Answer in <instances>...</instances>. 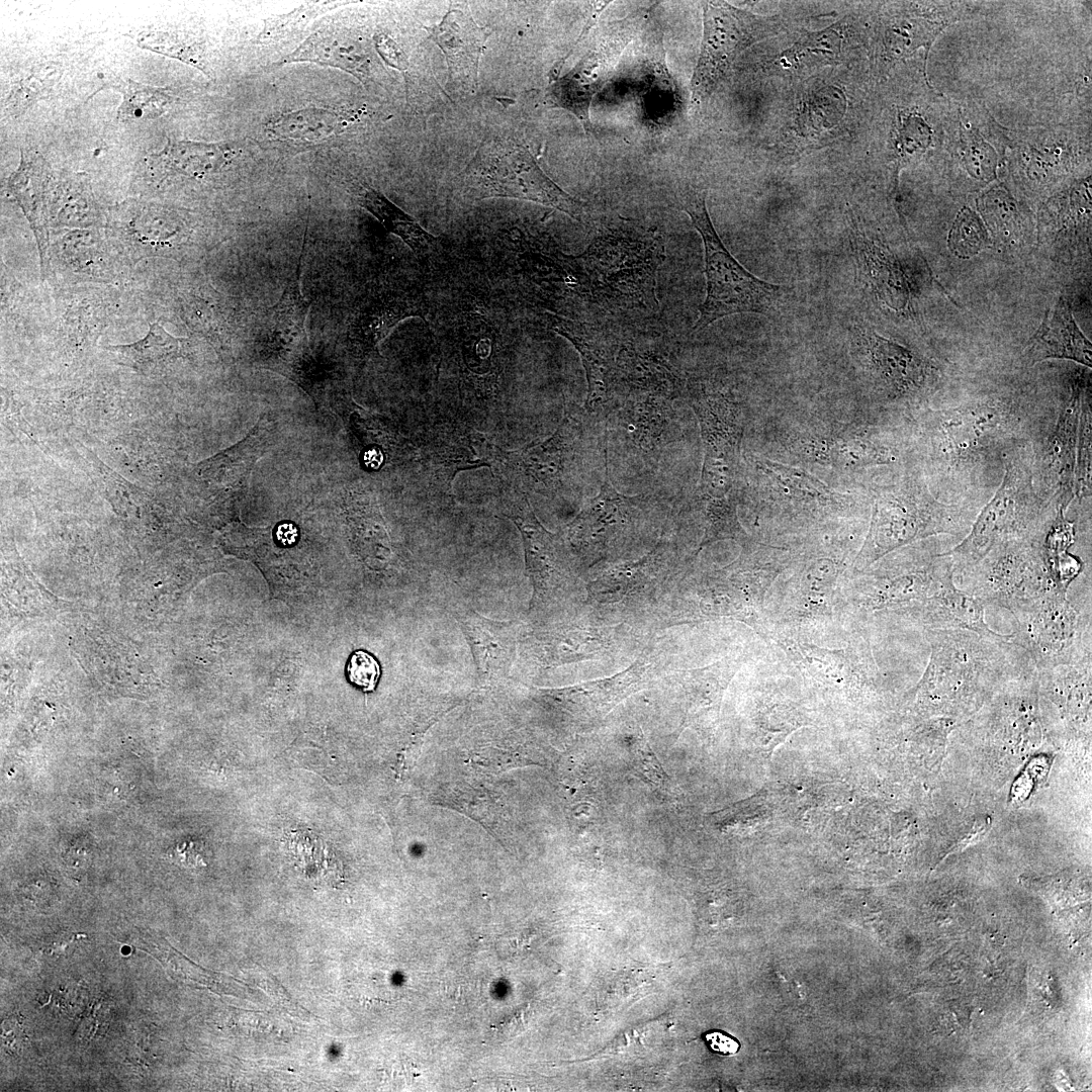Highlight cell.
I'll return each instance as SVG.
<instances>
[{
	"label": "cell",
	"mask_w": 1092,
	"mask_h": 1092,
	"mask_svg": "<svg viewBox=\"0 0 1092 1092\" xmlns=\"http://www.w3.org/2000/svg\"><path fill=\"white\" fill-rule=\"evenodd\" d=\"M925 631L931 651L919 694L932 707L978 702L994 688L1036 669L1011 634L994 639L965 630Z\"/></svg>",
	"instance_id": "obj_1"
},
{
	"label": "cell",
	"mask_w": 1092,
	"mask_h": 1092,
	"mask_svg": "<svg viewBox=\"0 0 1092 1092\" xmlns=\"http://www.w3.org/2000/svg\"><path fill=\"white\" fill-rule=\"evenodd\" d=\"M1030 424L1017 403L1001 398L932 412L925 426L932 471L963 478L1004 462L1021 449Z\"/></svg>",
	"instance_id": "obj_2"
},
{
	"label": "cell",
	"mask_w": 1092,
	"mask_h": 1092,
	"mask_svg": "<svg viewBox=\"0 0 1092 1092\" xmlns=\"http://www.w3.org/2000/svg\"><path fill=\"white\" fill-rule=\"evenodd\" d=\"M1021 449L1003 462L1001 483L991 500L977 515L966 537L949 555L954 581L968 573L998 543L1021 538H1041L1056 515L1035 484L1032 463Z\"/></svg>",
	"instance_id": "obj_3"
},
{
	"label": "cell",
	"mask_w": 1092,
	"mask_h": 1092,
	"mask_svg": "<svg viewBox=\"0 0 1092 1092\" xmlns=\"http://www.w3.org/2000/svg\"><path fill=\"white\" fill-rule=\"evenodd\" d=\"M679 203L704 246L706 297L699 306L693 332H700L728 315L774 311L784 294L783 287L757 278L731 255L710 218L706 191L688 185L680 191Z\"/></svg>",
	"instance_id": "obj_4"
},
{
	"label": "cell",
	"mask_w": 1092,
	"mask_h": 1092,
	"mask_svg": "<svg viewBox=\"0 0 1092 1092\" xmlns=\"http://www.w3.org/2000/svg\"><path fill=\"white\" fill-rule=\"evenodd\" d=\"M457 195L467 200L506 197L532 201L580 220L584 204L560 188L541 169L531 152L512 139L481 144L454 180Z\"/></svg>",
	"instance_id": "obj_5"
},
{
	"label": "cell",
	"mask_w": 1092,
	"mask_h": 1092,
	"mask_svg": "<svg viewBox=\"0 0 1092 1092\" xmlns=\"http://www.w3.org/2000/svg\"><path fill=\"white\" fill-rule=\"evenodd\" d=\"M973 522V512L967 507L938 500L921 480H904L875 497L870 530L858 555L859 564L870 565L918 540L963 534Z\"/></svg>",
	"instance_id": "obj_6"
},
{
	"label": "cell",
	"mask_w": 1092,
	"mask_h": 1092,
	"mask_svg": "<svg viewBox=\"0 0 1092 1092\" xmlns=\"http://www.w3.org/2000/svg\"><path fill=\"white\" fill-rule=\"evenodd\" d=\"M598 417L566 412L547 439L508 451L495 445L491 468L509 489L554 498L566 492L577 468L588 428Z\"/></svg>",
	"instance_id": "obj_7"
},
{
	"label": "cell",
	"mask_w": 1092,
	"mask_h": 1092,
	"mask_svg": "<svg viewBox=\"0 0 1092 1092\" xmlns=\"http://www.w3.org/2000/svg\"><path fill=\"white\" fill-rule=\"evenodd\" d=\"M704 446L699 499H738L742 425L737 402L729 392L700 379L685 386Z\"/></svg>",
	"instance_id": "obj_8"
},
{
	"label": "cell",
	"mask_w": 1092,
	"mask_h": 1092,
	"mask_svg": "<svg viewBox=\"0 0 1092 1092\" xmlns=\"http://www.w3.org/2000/svg\"><path fill=\"white\" fill-rule=\"evenodd\" d=\"M1041 538H1021L995 545L960 579L963 590L985 606L1014 614L1059 590L1048 570Z\"/></svg>",
	"instance_id": "obj_9"
},
{
	"label": "cell",
	"mask_w": 1092,
	"mask_h": 1092,
	"mask_svg": "<svg viewBox=\"0 0 1092 1092\" xmlns=\"http://www.w3.org/2000/svg\"><path fill=\"white\" fill-rule=\"evenodd\" d=\"M702 7L703 37L691 82L695 104L717 88L743 51L786 27L779 15L761 16L725 2H705Z\"/></svg>",
	"instance_id": "obj_10"
},
{
	"label": "cell",
	"mask_w": 1092,
	"mask_h": 1092,
	"mask_svg": "<svg viewBox=\"0 0 1092 1092\" xmlns=\"http://www.w3.org/2000/svg\"><path fill=\"white\" fill-rule=\"evenodd\" d=\"M1012 615L1011 641L1027 652L1036 670L1091 652L1090 615H1081L1065 593L1055 590Z\"/></svg>",
	"instance_id": "obj_11"
},
{
	"label": "cell",
	"mask_w": 1092,
	"mask_h": 1092,
	"mask_svg": "<svg viewBox=\"0 0 1092 1092\" xmlns=\"http://www.w3.org/2000/svg\"><path fill=\"white\" fill-rule=\"evenodd\" d=\"M278 301L266 313L260 328L261 355L265 365L307 388L311 383L313 358L306 333L310 301L300 288V274L306 246Z\"/></svg>",
	"instance_id": "obj_12"
},
{
	"label": "cell",
	"mask_w": 1092,
	"mask_h": 1092,
	"mask_svg": "<svg viewBox=\"0 0 1092 1092\" xmlns=\"http://www.w3.org/2000/svg\"><path fill=\"white\" fill-rule=\"evenodd\" d=\"M643 14L637 11L614 22L581 60L547 90V100L575 115L586 132L592 131L589 107L595 95L612 77L618 60L637 31Z\"/></svg>",
	"instance_id": "obj_13"
},
{
	"label": "cell",
	"mask_w": 1092,
	"mask_h": 1092,
	"mask_svg": "<svg viewBox=\"0 0 1092 1092\" xmlns=\"http://www.w3.org/2000/svg\"><path fill=\"white\" fill-rule=\"evenodd\" d=\"M545 321L552 331L573 345L581 358L587 381L585 411L607 418L619 386V358L623 348L618 339L594 324L552 313H546Z\"/></svg>",
	"instance_id": "obj_14"
},
{
	"label": "cell",
	"mask_w": 1092,
	"mask_h": 1092,
	"mask_svg": "<svg viewBox=\"0 0 1092 1092\" xmlns=\"http://www.w3.org/2000/svg\"><path fill=\"white\" fill-rule=\"evenodd\" d=\"M502 514L519 529L525 550L526 568L534 587V597L542 602L551 599L572 578L568 549L560 535L547 531L538 521L528 495L509 489L503 497Z\"/></svg>",
	"instance_id": "obj_15"
},
{
	"label": "cell",
	"mask_w": 1092,
	"mask_h": 1092,
	"mask_svg": "<svg viewBox=\"0 0 1092 1092\" xmlns=\"http://www.w3.org/2000/svg\"><path fill=\"white\" fill-rule=\"evenodd\" d=\"M428 302L419 287L374 286L355 301L347 324V341L361 363L403 320H426Z\"/></svg>",
	"instance_id": "obj_16"
},
{
	"label": "cell",
	"mask_w": 1092,
	"mask_h": 1092,
	"mask_svg": "<svg viewBox=\"0 0 1092 1092\" xmlns=\"http://www.w3.org/2000/svg\"><path fill=\"white\" fill-rule=\"evenodd\" d=\"M954 585L949 555L937 550L932 543V546H923L907 567L877 577L871 586L869 602L875 608L910 607Z\"/></svg>",
	"instance_id": "obj_17"
},
{
	"label": "cell",
	"mask_w": 1092,
	"mask_h": 1092,
	"mask_svg": "<svg viewBox=\"0 0 1092 1092\" xmlns=\"http://www.w3.org/2000/svg\"><path fill=\"white\" fill-rule=\"evenodd\" d=\"M654 503L651 495L628 496L613 487L606 460L601 490L586 500L570 525V535L589 549L599 551L628 525L639 519L643 512L653 507Z\"/></svg>",
	"instance_id": "obj_18"
},
{
	"label": "cell",
	"mask_w": 1092,
	"mask_h": 1092,
	"mask_svg": "<svg viewBox=\"0 0 1092 1092\" xmlns=\"http://www.w3.org/2000/svg\"><path fill=\"white\" fill-rule=\"evenodd\" d=\"M1080 396L1073 394L1062 408L1055 429L1039 454V462L1036 464L1039 469L1032 470L1033 475L1039 473L1042 476L1043 495L1065 511L1074 497Z\"/></svg>",
	"instance_id": "obj_19"
},
{
	"label": "cell",
	"mask_w": 1092,
	"mask_h": 1092,
	"mask_svg": "<svg viewBox=\"0 0 1092 1092\" xmlns=\"http://www.w3.org/2000/svg\"><path fill=\"white\" fill-rule=\"evenodd\" d=\"M423 27L443 52L452 80L464 90L475 92L480 57L490 29L479 26L469 13L460 9H451L440 23Z\"/></svg>",
	"instance_id": "obj_20"
},
{
	"label": "cell",
	"mask_w": 1092,
	"mask_h": 1092,
	"mask_svg": "<svg viewBox=\"0 0 1092 1092\" xmlns=\"http://www.w3.org/2000/svg\"><path fill=\"white\" fill-rule=\"evenodd\" d=\"M494 444L466 428H436L424 447V460L433 475L448 489L461 470L491 466Z\"/></svg>",
	"instance_id": "obj_21"
},
{
	"label": "cell",
	"mask_w": 1092,
	"mask_h": 1092,
	"mask_svg": "<svg viewBox=\"0 0 1092 1092\" xmlns=\"http://www.w3.org/2000/svg\"><path fill=\"white\" fill-rule=\"evenodd\" d=\"M853 344L868 370L897 393L918 390L927 377V367L908 349L874 332L855 329Z\"/></svg>",
	"instance_id": "obj_22"
},
{
	"label": "cell",
	"mask_w": 1092,
	"mask_h": 1092,
	"mask_svg": "<svg viewBox=\"0 0 1092 1092\" xmlns=\"http://www.w3.org/2000/svg\"><path fill=\"white\" fill-rule=\"evenodd\" d=\"M456 618L470 646L479 680L488 684L500 679L509 672L514 656L513 624L472 610L462 611Z\"/></svg>",
	"instance_id": "obj_23"
},
{
	"label": "cell",
	"mask_w": 1092,
	"mask_h": 1092,
	"mask_svg": "<svg viewBox=\"0 0 1092 1092\" xmlns=\"http://www.w3.org/2000/svg\"><path fill=\"white\" fill-rule=\"evenodd\" d=\"M986 606L956 585L924 602L907 607L908 614L926 629L965 630L980 636L1002 639L985 620Z\"/></svg>",
	"instance_id": "obj_24"
},
{
	"label": "cell",
	"mask_w": 1092,
	"mask_h": 1092,
	"mask_svg": "<svg viewBox=\"0 0 1092 1092\" xmlns=\"http://www.w3.org/2000/svg\"><path fill=\"white\" fill-rule=\"evenodd\" d=\"M300 62L341 69L362 83H366L372 76L370 52L331 24L317 28L278 64Z\"/></svg>",
	"instance_id": "obj_25"
},
{
	"label": "cell",
	"mask_w": 1092,
	"mask_h": 1092,
	"mask_svg": "<svg viewBox=\"0 0 1092 1092\" xmlns=\"http://www.w3.org/2000/svg\"><path fill=\"white\" fill-rule=\"evenodd\" d=\"M1091 344L1078 329L1067 302L1060 298L1024 350V359L1034 364L1050 358H1064L1091 366Z\"/></svg>",
	"instance_id": "obj_26"
},
{
	"label": "cell",
	"mask_w": 1092,
	"mask_h": 1092,
	"mask_svg": "<svg viewBox=\"0 0 1092 1092\" xmlns=\"http://www.w3.org/2000/svg\"><path fill=\"white\" fill-rule=\"evenodd\" d=\"M47 170L46 162L38 153H21L20 165L8 180L10 193L34 232L41 266L47 263L49 243L46 214Z\"/></svg>",
	"instance_id": "obj_27"
},
{
	"label": "cell",
	"mask_w": 1092,
	"mask_h": 1092,
	"mask_svg": "<svg viewBox=\"0 0 1092 1092\" xmlns=\"http://www.w3.org/2000/svg\"><path fill=\"white\" fill-rule=\"evenodd\" d=\"M351 191L356 203L398 237L420 261L427 262L435 254L437 239L381 192L358 181L352 183Z\"/></svg>",
	"instance_id": "obj_28"
},
{
	"label": "cell",
	"mask_w": 1092,
	"mask_h": 1092,
	"mask_svg": "<svg viewBox=\"0 0 1092 1092\" xmlns=\"http://www.w3.org/2000/svg\"><path fill=\"white\" fill-rule=\"evenodd\" d=\"M355 117L353 112L309 106L269 119L264 129L274 141L312 144L341 133Z\"/></svg>",
	"instance_id": "obj_29"
},
{
	"label": "cell",
	"mask_w": 1092,
	"mask_h": 1092,
	"mask_svg": "<svg viewBox=\"0 0 1092 1092\" xmlns=\"http://www.w3.org/2000/svg\"><path fill=\"white\" fill-rule=\"evenodd\" d=\"M239 153L236 143L170 140L157 158L183 175L199 178L221 170Z\"/></svg>",
	"instance_id": "obj_30"
},
{
	"label": "cell",
	"mask_w": 1092,
	"mask_h": 1092,
	"mask_svg": "<svg viewBox=\"0 0 1092 1092\" xmlns=\"http://www.w3.org/2000/svg\"><path fill=\"white\" fill-rule=\"evenodd\" d=\"M1074 537V522L1065 517L1064 509L1058 508L1043 534L1041 551L1057 588L1063 593H1068L1071 582L1083 569L1081 559L1069 552Z\"/></svg>",
	"instance_id": "obj_31"
},
{
	"label": "cell",
	"mask_w": 1092,
	"mask_h": 1092,
	"mask_svg": "<svg viewBox=\"0 0 1092 1092\" xmlns=\"http://www.w3.org/2000/svg\"><path fill=\"white\" fill-rule=\"evenodd\" d=\"M186 339L169 334L160 324L150 325L148 334L141 340L124 345L105 347L116 354L125 365L150 373L182 356Z\"/></svg>",
	"instance_id": "obj_32"
},
{
	"label": "cell",
	"mask_w": 1092,
	"mask_h": 1092,
	"mask_svg": "<svg viewBox=\"0 0 1092 1092\" xmlns=\"http://www.w3.org/2000/svg\"><path fill=\"white\" fill-rule=\"evenodd\" d=\"M853 243L858 262L866 270L867 276L872 279L871 281L876 289L880 293L887 295L888 300L889 295H892L894 307L901 306L905 295V287L897 267L879 247L868 241L856 231L853 233Z\"/></svg>",
	"instance_id": "obj_33"
},
{
	"label": "cell",
	"mask_w": 1092,
	"mask_h": 1092,
	"mask_svg": "<svg viewBox=\"0 0 1092 1092\" xmlns=\"http://www.w3.org/2000/svg\"><path fill=\"white\" fill-rule=\"evenodd\" d=\"M842 36L835 28L808 33L776 61L783 69L801 70L814 64L826 65L836 61L840 54Z\"/></svg>",
	"instance_id": "obj_34"
},
{
	"label": "cell",
	"mask_w": 1092,
	"mask_h": 1092,
	"mask_svg": "<svg viewBox=\"0 0 1092 1092\" xmlns=\"http://www.w3.org/2000/svg\"><path fill=\"white\" fill-rule=\"evenodd\" d=\"M116 88L122 94V102L117 109V119L122 122L156 118L165 112L173 99L167 88L145 85L130 79Z\"/></svg>",
	"instance_id": "obj_35"
},
{
	"label": "cell",
	"mask_w": 1092,
	"mask_h": 1092,
	"mask_svg": "<svg viewBox=\"0 0 1092 1092\" xmlns=\"http://www.w3.org/2000/svg\"><path fill=\"white\" fill-rule=\"evenodd\" d=\"M934 16L928 12L922 21L900 19L888 25L884 38L886 57L890 61L900 59L918 47L928 44L948 22V19L934 21Z\"/></svg>",
	"instance_id": "obj_36"
},
{
	"label": "cell",
	"mask_w": 1092,
	"mask_h": 1092,
	"mask_svg": "<svg viewBox=\"0 0 1092 1092\" xmlns=\"http://www.w3.org/2000/svg\"><path fill=\"white\" fill-rule=\"evenodd\" d=\"M829 454L835 465L848 469L885 465L895 461V454L890 448L861 436L834 442Z\"/></svg>",
	"instance_id": "obj_37"
},
{
	"label": "cell",
	"mask_w": 1092,
	"mask_h": 1092,
	"mask_svg": "<svg viewBox=\"0 0 1092 1092\" xmlns=\"http://www.w3.org/2000/svg\"><path fill=\"white\" fill-rule=\"evenodd\" d=\"M758 469L789 489L795 496L815 502H836L835 494L819 479L805 471L767 459L756 461Z\"/></svg>",
	"instance_id": "obj_38"
},
{
	"label": "cell",
	"mask_w": 1092,
	"mask_h": 1092,
	"mask_svg": "<svg viewBox=\"0 0 1092 1092\" xmlns=\"http://www.w3.org/2000/svg\"><path fill=\"white\" fill-rule=\"evenodd\" d=\"M932 129L922 115L902 112L898 116L895 136V154L898 166L919 158L930 147Z\"/></svg>",
	"instance_id": "obj_39"
},
{
	"label": "cell",
	"mask_w": 1092,
	"mask_h": 1092,
	"mask_svg": "<svg viewBox=\"0 0 1092 1092\" xmlns=\"http://www.w3.org/2000/svg\"><path fill=\"white\" fill-rule=\"evenodd\" d=\"M1091 494V410L1090 396L1083 392L1079 418L1078 441L1074 474V495Z\"/></svg>",
	"instance_id": "obj_40"
},
{
	"label": "cell",
	"mask_w": 1092,
	"mask_h": 1092,
	"mask_svg": "<svg viewBox=\"0 0 1092 1092\" xmlns=\"http://www.w3.org/2000/svg\"><path fill=\"white\" fill-rule=\"evenodd\" d=\"M140 43L144 48L178 59L207 73L203 53L195 43L161 31L147 32L141 36Z\"/></svg>",
	"instance_id": "obj_41"
},
{
	"label": "cell",
	"mask_w": 1092,
	"mask_h": 1092,
	"mask_svg": "<svg viewBox=\"0 0 1092 1092\" xmlns=\"http://www.w3.org/2000/svg\"><path fill=\"white\" fill-rule=\"evenodd\" d=\"M961 134V159L968 172L981 180L992 179L996 168L993 149L972 130H962Z\"/></svg>",
	"instance_id": "obj_42"
},
{
	"label": "cell",
	"mask_w": 1092,
	"mask_h": 1092,
	"mask_svg": "<svg viewBox=\"0 0 1092 1092\" xmlns=\"http://www.w3.org/2000/svg\"><path fill=\"white\" fill-rule=\"evenodd\" d=\"M987 235L980 219L966 209L958 216L949 234V247L960 256L977 254L986 244Z\"/></svg>",
	"instance_id": "obj_43"
},
{
	"label": "cell",
	"mask_w": 1092,
	"mask_h": 1092,
	"mask_svg": "<svg viewBox=\"0 0 1092 1092\" xmlns=\"http://www.w3.org/2000/svg\"><path fill=\"white\" fill-rule=\"evenodd\" d=\"M707 518L708 527L705 541L723 538L738 529L737 499H700Z\"/></svg>",
	"instance_id": "obj_44"
},
{
	"label": "cell",
	"mask_w": 1092,
	"mask_h": 1092,
	"mask_svg": "<svg viewBox=\"0 0 1092 1092\" xmlns=\"http://www.w3.org/2000/svg\"><path fill=\"white\" fill-rule=\"evenodd\" d=\"M347 676L364 692H373L380 676L378 661L364 650L354 651L347 664Z\"/></svg>",
	"instance_id": "obj_45"
},
{
	"label": "cell",
	"mask_w": 1092,
	"mask_h": 1092,
	"mask_svg": "<svg viewBox=\"0 0 1092 1092\" xmlns=\"http://www.w3.org/2000/svg\"><path fill=\"white\" fill-rule=\"evenodd\" d=\"M373 39L377 53L388 66L399 71L406 70L407 61L405 55L389 35L377 33Z\"/></svg>",
	"instance_id": "obj_46"
},
{
	"label": "cell",
	"mask_w": 1092,
	"mask_h": 1092,
	"mask_svg": "<svg viewBox=\"0 0 1092 1092\" xmlns=\"http://www.w3.org/2000/svg\"><path fill=\"white\" fill-rule=\"evenodd\" d=\"M703 1037L709 1049L720 1055H735L740 1048L739 1042L734 1037L721 1030H710Z\"/></svg>",
	"instance_id": "obj_47"
},
{
	"label": "cell",
	"mask_w": 1092,
	"mask_h": 1092,
	"mask_svg": "<svg viewBox=\"0 0 1092 1092\" xmlns=\"http://www.w3.org/2000/svg\"><path fill=\"white\" fill-rule=\"evenodd\" d=\"M2 1045L12 1054H19L23 1046L24 1034L21 1025L14 1019L2 1022Z\"/></svg>",
	"instance_id": "obj_48"
},
{
	"label": "cell",
	"mask_w": 1092,
	"mask_h": 1092,
	"mask_svg": "<svg viewBox=\"0 0 1092 1092\" xmlns=\"http://www.w3.org/2000/svg\"><path fill=\"white\" fill-rule=\"evenodd\" d=\"M91 851L84 840L78 839L67 848L65 860L68 868L74 871L84 870L90 862Z\"/></svg>",
	"instance_id": "obj_49"
},
{
	"label": "cell",
	"mask_w": 1092,
	"mask_h": 1092,
	"mask_svg": "<svg viewBox=\"0 0 1092 1092\" xmlns=\"http://www.w3.org/2000/svg\"><path fill=\"white\" fill-rule=\"evenodd\" d=\"M276 536L283 545H291L297 539V529L292 524L284 523L278 526Z\"/></svg>",
	"instance_id": "obj_50"
}]
</instances>
